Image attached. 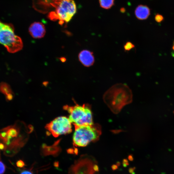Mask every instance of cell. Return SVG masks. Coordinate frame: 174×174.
<instances>
[{
  "label": "cell",
  "mask_w": 174,
  "mask_h": 174,
  "mask_svg": "<svg viewBox=\"0 0 174 174\" xmlns=\"http://www.w3.org/2000/svg\"><path fill=\"white\" fill-rule=\"evenodd\" d=\"M133 94L127 85L117 83L105 93L104 100L108 106L115 113H117L122 108L132 101Z\"/></svg>",
  "instance_id": "cell-1"
},
{
  "label": "cell",
  "mask_w": 174,
  "mask_h": 174,
  "mask_svg": "<svg viewBox=\"0 0 174 174\" xmlns=\"http://www.w3.org/2000/svg\"><path fill=\"white\" fill-rule=\"evenodd\" d=\"M51 5L55 10L49 14L48 17L52 21L58 20L61 25L69 22L77 11L73 0H55Z\"/></svg>",
  "instance_id": "cell-2"
},
{
  "label": "cell",
  "mask_w": 174,
  "mask_h": 174,
  "mask_svg": "<svg viewBox=\"0 0 174 174\" xmlns=\"http://www.w3.org/2000/svg\"><path fill=\"white\" fill-rule=\"evenodd\" d=\"M75 130L73 136L74 145L85 147L91 142L98 139L101 134V128L98 124L74 126Z\"/></svg>",
  "instance_id": "cell-3"
},
{
  "label": "cell",
  "mask_w": 174,
  "mask_h": 174,
  "mask_svg": "<svg viewBox=\"0 0 174 174\" xmlns=\"http://www.w3.org/2000/svg\"><path fill=\"white\" fill-rule=\"evenodd\" d=\"M0 44L3 45L11 53L19 51L23 47L22 40L16 35L14 28L11 24L0 21Z\"/></svg>",
  "instance_id": "cell-4"
},
{
  "label": "cell",
  "mask_w": 174,
  "mask_h": 174,
  "mask_svg": "<svg viewBox=\"0 0 174 174\" xmlns=\"http://www.w3.org/2000/svg\"><path fill=\"white\" fill-rule=\"evenodd\" d=\"M70 114L69 119L74 126L91 125L94 123L91 108L89 105L77 104L74 106L64 107Z\"/></svg>",
  "instance_id": "cell-5"
},
{
  "label": "cell",
  "mask_w": 174,
  "mask_h": 174,
  "mask_svg": "<svg viewBox=\"0 0 174 174\" xmlns=\"http://www.w3.org/2000/svg\"><path fill=\"white\" fill-rule=\"evenodd\" d=\"M72 123L69 119L60 116L48 123L46 128L55 138L62 135L70 134L72 131Z\"/></svg>",
  "instance_id": "cell-6"
},
{
  "label": "cell",
  "mask_w": 174,
  "mask_h": 174,
  "mask_svg": "<svg viewBox=\"0 0 174 174\" xmlns=\"http://www.w3.org/2000/svg\"><path fill=\"white\" fill-rule=\"evenodd\" d=\"M79 61L86 67H90L94 65L95 58L94 53L88 50H83L78 55Z\"/></svg>",
  "instance_id": "cell-7"
},
{
  "label": "cell",
  "mask_w": 174,
  "mask_h": 174,
  "mask_svg": "<svg viewBox=\"0 0 174 174\" xmlns=\"http://www.w3.org/2000/svg\"><path fill=\"white\" fill-rule=\"evenodd\" d=\"M29 32L33 38L41 39L44 36L46 29L44 25L40 22H35L30 25Z\"/></svg>",
  "instance_id": "cell-8"
},
{
  "label": "cell",
  "mask_w": 174,
  "mask_h": 174,
  "mask_svg": "<svg viewBox=\"0 0 174 174\" xmlns=\"http://www.w3.org/2000/svg\"><path fill=\"white\" fill-rule=\"evenodd\" d=\"M135 13L136 17L138 20H146L150 15V9L147 6L140 5L136 8Z\"/></svg>",
  "instance_id": "cell-9"
},
{
  "label": "cell",
  "mask_w": 174,
  "mask_h": 174,
  "mask_svg": "<svg viewBox=\"0 0 174 174\" xmlns=\"http://www.w3.org/2000/svg\"><path fill=\"white\" fill-rule=\"evenodd\" d=\"M0 92L5 96L10 94H13L10 85L5 82L0 83Z\"/></svg>",
  "instance_id": "cell-10"
},
{
  "label": "cell",
  "mask_w": 174,
  "mask_h": 174,
  "mask_svg": "<svg viewBox=\"0 0 174 174\" xmlns=\"http://www.w3.org/2000/svg\"><path fill=\"white\" fill-rule=\"evenodd\" d=\"M115 0H99V4L101 8L109 9L114 5Z\"/></svg>",
  "instance_id": "cell-11"
},
{
  "label": "cell",
  "mask_w": 174,
  "mask_h": 174,
  "mask_svg": "<svg viewBox=\"0 0 174 174\" xmlns=\"http://www.w3.org/2000/svg\"><path fill=\"white\" fill-rule=\"evenodd\" d=\"M135 47V45L132 43L130 41H127L124 45L123 48L125 52H128L134 49Z\"/></svg>",
  "instance_id": "cell-12"
},
{
  "label": "cell",
  "mask_w": 174,
  "mask_h": 174,
  "mask_svg": "<svg viewBox=\"0 0 174 174\" xmlns=\"http://www.w3.org/2000/svg\"><path fill=\"white\" fill-rule=\"evenodd\" d=\"M164 17L159 14H157L155 17V20L157 22L160 23L164 21Z\"/></svg>",
  "instance_id": "cell-13"
},
{
  "label": "cell",
  "mask_w": 174,
  "mask_h": 174,
  "mask_svg": "<svg viewBox=\"0 0 174 174\" xmlns=\"http://www.w3.org/2000/svg\"><path fill=\"white\" fill-rule=\"evenodd\" d=\"M6 170V167L2 161L0 160V174H3Z\"/></svg>",
  "instance_id": "cell-14"
},
{
  "label": "cell",
  "mask_w": 174,
  "mask_h": 174,
  "mask_svg": "<svg viewBox=\"0 0 174 174\" xmlns=\"http://www.w3.org/2000/svg\"><path fill=\"white\" fill-rule=\"evenodd\" d=\"M16 165L18 167L20 168L24 167L26 165L24 161L21 160L18 161L16 163Z\"/></svg>",
  "instance_id": "cell-15"
},
{
  "label": "cell",
  "mask_w": 174,
  "mask_h": 174,
  "mask_svg": "<svg viewBox=\"0 0 174 174\" xmlns=\"http://www.w3.org/2000/svg\"><path fill=\"white\" fill-rule=\"evenodd\" d=\"M6 100L7 101H11L13 98V94H10L6 96Z\"/></svg>",
  "instance_id": "cell-16"
},
{
  "label": "cell",
  "mask_w": 174,
  "mask_h": 174,
  "mask_svg": "<svg viewBox=\"0 0 174 174\" xmlns=\"http://www.w3.org/2000/svg\"><path fill=\"white\" fill-rule=\"evenodd\" d=\"M20 174H33V173L32 172L30 171L24 170L22 171L21 172Z\"/></svg>",
  "instance_id": "cell-17"
},
{
  "label": "cell",
  "mask_w": 174,
  "mask_h": 174,
  "mask_svg": "<svg viewBox=\"0 0 174 174\" xmlns=\"http://www.w3.org/2000/svg\"><path fill=\"white\" fill-rule=\"evenodd\" d=\"M5 148V145L2 143L0 142V150L4 151Z\"/></svg>",
  "instance_id": "cell-18"
},
{
  "label": "cell",
  "mask_w": 174,
  "mask_h": 174,
  "mask_svg": "<svg viewBox=\"0 0 174 174\" xmlns=\"http://www.w3.org/2000/svg\"><path fill=\"white\" fill-rule=\"evenodd\" d=\"M54 166L56 168H58L59 167V163L58 161H55L54 163Z\"/></svg>",
  "instance_id": "cell-19"
},
{
  "label": "cell",
  "mask_w": 174,
  "mask_h": 174,
  "mask_svg": "<svg viewBox=\"0 0 174 174\" xmlns=\"http://www.w3.org/2000/svg\"><path fill=\"white\" fill-rule=\"evenodd\" d=\"M172 49H173V50L174 51V45H173V46L172 47Z\"/></svg>",
  "instance_id": "cell-20"
},
{
  "label": "cell",
  "mask_w": 174,
  "mask_h": 174,
  "mask_svg": "<svg viewBox=\"0 0 174 174\" xmlns=\"http://www.w3.org/2000/svg\"><path fill=\"white\" fill-rule=\"evenodd\" d=\"M1 160V153H0V160Z\"/></svg>",
  "instance_id": "cell-21"
},
{
  "label": "cell",
  "mask_w": 174,
  "mask_h": 174,
  "mask_svg": "<svg viewBox=\"0 0 174 174\" xmlns=\"http://www.w3.org/2000/svg\"><path fill=\"white\" fill-rule=\"evenodd\" d=\"M173 45H174V41L173 42Z\"/></svg>",
  "instance_id": "cell-22"
}]
</instances>
